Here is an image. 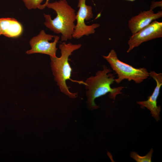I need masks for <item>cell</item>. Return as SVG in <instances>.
<instances>
[{"instance_id":"6da1fadb","label":"cell","mask_w":162,"mask_h":162,"mask_svg":"<svg viewBox=\"0 0 162 162\" xmlns=\"http://www.w3.org/2000/svg\"><path fill=\"white\" fill-rule=\"evenodd\" d=\"M103 70L97 71L94 76H91L85 82L87 98L86 102L88 108L92 110L99 107L94 102L95 99L109 93V98L115 100L116 96L122 94L121 91L124 88L122 86L112 88L111 85L115 81V76L110 73L112 70L106 65Z\"/></svg>"},{"instance_id":"277c9868","label":"cell","mask_w":162,"mask_h":162,"mask_svg":"<svg viewBox=\"0 0 162 162\" xmlns=\"http://www.w3.org/2000/svg\"><path fill=\"white\" fill-rule=\"evenodd\" d=\"M110 64L111 68L118 75L115 81L119 84L124 79L129 81L133 80L135 83H140L150 76L147 69L142 68H136L124 63L118 58L117 54L112 49L107 56H103Z\"/></svg>"},{"instance_id":"5b68a950","label":"cell","mask_w":162,"mask_h":162,"mask_svg":"<svg viewBox=\"0 0 162 162\" xmlns=\"http://www.w3.org/2000/svg\"><path fill=\"white\" fill-rule=\"evenodd\" d=\"M86 0H79L77 6L79 8L76 14L77 23L75 25L72 37L79 39L84 35L94 34L95 29L100 26V24L94 23L91 25L85 24V20H88L92 18L93 14L92 7L87 5Z\"/></svg>"},{"instance_id":"9a60e30c","label":"cell","mask_w":162,"mask_h":162,"mask_svg":"<svg viewBox=\"0 0 162 162\" xmlns=\"http://www.w3.org/2000/svg\"><path fill=\"white\" fill-rule=\"evenodd\" d=\"M1 34H2V32L1 28L0 25V35Z\"/></svg>"},{"instance_id":"9c48e42d","label":"cell","mask_w":162,"mask_h":162,"mask_svg":"<svg viewBox=\"0 0 162 162\" xmlns=\"http://www.w3.org/2000/svg\"><path fill=\"white\" fill-rule=\"evenodd\" d=\"M162 16V11L155 13L153 10L141 12L129 21L128 25L132 35L150 24L152 22Z\"/></svg>"},{"instance_id":"2e32d148","label":"cell","mask_w":162,"mask_h":162,"mask_svg":"<svg viewBox=\"0 0 162 162\" xmlns=\"http://www.w3.org/2000/svg\"><path fill=\"white\" fill-rule=\"evenodd\" d=\"M128 0V1H129L132 2V1H135V0Z\"/></svg>"},{"instance_id":"5bb4252c","label":"cell","mask_w":162,"mask_h":162,"mask_svg":"<svg viewBox=\"0 0 162 162\" xmlns=\"http://www.w3.org/2000/svg\"><path fill=\"white\" fill-rule=\"evenodd\" d=\"M50 0H46V2L44 4H41L39 8V9L42 10L44 9L46 6L47 4L49 3Z\"/></svg>"},{"instance_id":"30bf717a","label":"cell","mask_w":162,"mask_h":162,"mask_svg":"<svg viewBox=\"0 0 162 162\" xmlns=\"http://www.w3.org/2000/svg\"><path fill=\"white\" fill-rule=\"evenodd\" d=\"M2 34L9 38H16L22 34L23 28L21 24L12 18H0Z\"/></svg>"},{"instance_id":"8fae6325","label":"cell","mask_w":162,"mask_h":162,"mask_svg":"<svg viewBox=\"0 0 162 162\" xmlns=\"http://www.w3.org/2000/svg\"><path fill=\"white\" fill-rule=\"evenodd\" d=\"M153 152L152 148L146 155L142 156L138 155L136 152L132 151L130 153V156L137 162H151Z\"/></svg>"},{"instance_id":"7c38bea8","label":"cell","mask_w":162,"mask_h":162,"mask_svg":"<svg viewBox=\"0 0 162 162\" xmlns=\"http://www.w3.org/2000/svg\"><path fill=\"white\" fill-rule=\"evenodd\" d=\"M29 10L39 8L43 0H22Z\"/></svg>"},{"instance_id":"8992f818","label":"cell","mask_w":162,"mask_h":162,"mask_svg":"<svg viewBox=\"0 0 162 162\" xmlns=\"http://www.w3.org/2000/svg\"><path fill=\"white\" fill-rule=\"evenodd\" d=\"M59 39V36L47 34L44 30H42L37 36L31 39L29 44L31 49L27 50L26 53L28 54L40 53L55 57L58 49L56 45Z\"/></svg>"},{"instance_id":"7a4b0ae2","label":"cell","mask_w":162,"mask_h":162,"mask_svg":"<svg viewBox=\"0 0 162 162\" xmlns=\"http://www.w3.org/2000/svg\"><path fill=\"white\" fill-rule=\"evenodd\" d=\"M56 12V17L52 20L50 15L44 14L45 26L56 34H62L61 40L67 41L72 38L76 20L75 10L66 0L48 3L46 6Z\"/></svg>"},{"instance_id":"3957f363","label":"cell","mask_w":162,"mask_h":162,"mask_svg":"<svg viewBox=\"0 0 162 162\" xmlns=\"http://www.w3.org/2000/svg\"><path fill=\"white\" fill-rule=\"evenodd\" d=\"M81 44H73L71 43L66 44L63 42L59 46L61 56L59 58L50 57V65L54 77V80L57 85L64 94L70 98H75L78 96L77 92L72 93L69 90L66 81L70 80L80 84L85 85V82L82 81H76L70 78L72 68L68 62L69 57L74 51L81 48Z\"/></svg>"},{"instance_id":"ba28073f","label":"cell","mask_w":162,"mask_h":162,"mask_svg":"<svg viewBox=\"0 0 162 162\" xmlns=\"http://www.w3.org/2000/svg\"><path fill=\"white\" fill-rule=\"evenodd\" d=\"M150 76L156 81V86L152 94L148 97V100L143 101H139L136 103L140 105L142 108L146 107L150 111L152 116L157 121L160 120L159 115L161 111L160 105H157V99L160 93V90L162 85V74L157 73L154 71L149 73Z\"/></svg>"},{"instance_id":"4fadbf2b","label":"cell","mask_w":162,"mask_h":162,"mask_svg":"<svg viewBox=\"0 0 162 162\" xmlns=\"http://www.w3.org/2000/svg\"><path fill=\"white\" fill-rule=\"evenodd\" d=\"M162 7V1L154 2H152L151 6L150 9L153 10L157 7Z\"/></svg>"},{"instance_id":"52a82bcc","label":"cell","mask_w":162,"mask_h":162,"mask_svg":"<svg viewBox=\"0 0 162 162\" xmlns=\"http://www.w3.org/2000/svg\"><path fill=\"white\" fill-rule=\"evenodd\" d=\"M162 37V22L153 21L130 37L128 42L129 48L127 52H129L143 42Z\"/></svg>"}]
</instances>
